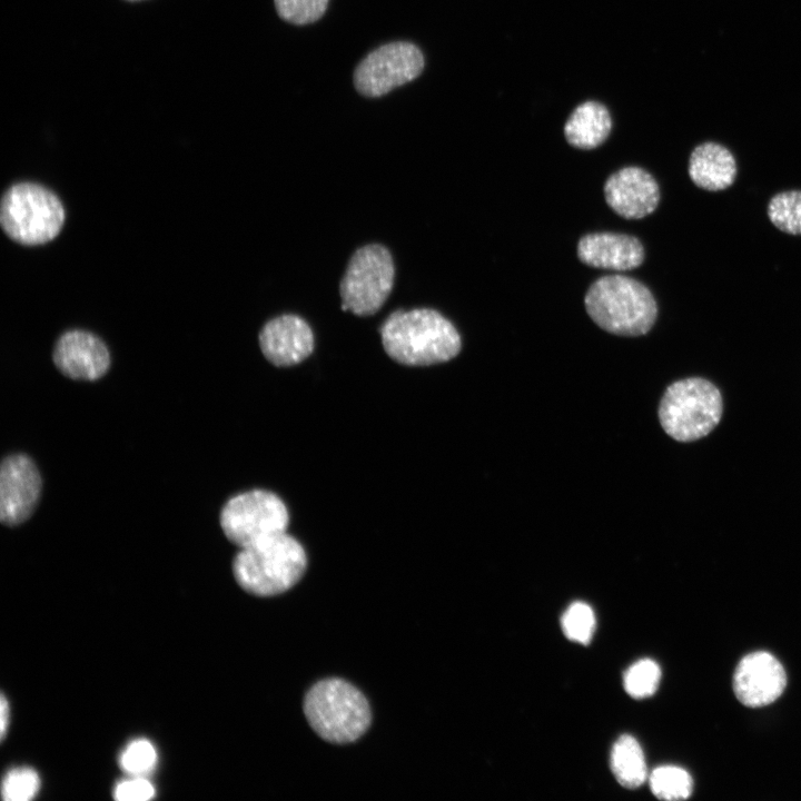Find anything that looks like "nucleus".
<instances>
[{"label": "nucleus", "instance_id": "2", "mask_svg": "<svg viewBox=\"0 0 801 801\" xmlns=\"http://www.w3.org/2000/svg\"><path fill=\"white\" fill-rule=\"evenodd\" d=\"M584 305L602 329L619 336H642L657 317V305L650 289L623 275L596 279L587 289Z\"/></svg>", "mask_w": 801, "mask_h": 801}, {"label": "nucleus", "instance_id": "9", "mask_svg": "<svg viewBox=\"0 0 801 801\" xmlns=\"http://www.w3.org/2000/svg\"><path fill=\"white\" fill-rule=\"evenodd\" d=\"M425 66L421 49L409 41H393L370 51L355 68L356 90L377 98L417 78Z\"/></svg>", "mask_w": 801, "mask_h": 801}, {"label": "nucleus", "instance_id": "26", "mask_svg": "<svg viewBox=\"0 0 801 801\" xmlns=\"http://www.w3.org/2000/svg\"><path fill=\"white\" fill-rule=\"evenodd\" d=\"M156 790L146 777L129 775L115 785L113 798L118 801H147Z\"/></svg>", "mask_w": 801, "mask_h": 801}, {"label": "nucleus", "instance_id": "14", "mask_svg": "<svg viewBox=\"0 0 801 801\" xmlns=\"http://www.w3.org/2000/svg\"><path fill=\"white\" fill-rule=\"evenodd\" d=\"M604 195L607 205L626 219L652 214L660 201L656 180L640 167H625L612 174L604 185Z\"/></svg>", "mask_w": 801, "mask_h": 801}, {"label": "nucleus", "instance_id": "3", "mask_svg": "<svg viewBox=\"0 0 801 801\" xmlns=\"http://www.w3.org/2000/svg\"><path fill=\"white\" fill-rule=\"evenodd\" d=\"M307 555L286 532L240 548L233 561L238 585L257 596L281 594L304 575Z\"/></svg>", "mask_w": 801, "mask_h": 801}, {"label": "nucleus", "instance_id": "5", "mask_svg": "<svg viewBox=\"0 0 801 801\" xmlns=\"http://www.w3.org/2000/svg\"><path fill=\"white\" fill-rule=\"evenodd\" d=\"M66 218L60 199L34 182L9 187L0 202V225L13 241L24 246L46 244L58 236Z\"/></svg>", "mask_w": 801, "mask_h": 801}, {"label": "nucleus", "instance_id": "23", "mask_svg": "<svg viewBox=\"0 0 801 801\" xmlns=\"http://www.w3.org/2000/svg\"><path fill=\"white\" fill-rule=\"evenodd\" d=\"M562 630L565 636L581 644H589L595 631V615L590 605L575 602L564 612Z\"/></svg>", "mask_w": 801, "mask_h": 801}, {"label": "nucleus", "instance_id": "21", "mask_svg": "<svg viewBox=\"0 0 801 801\" xmlns=\"http://www.w3.org/2000/svg\"><path fill=\"white\" fill-rule=\"evenodd\" d=\"M660 679L661 670L655 661L640 660L625 672L624 689L634 699H645L656 692Z\"/></svg>", "mask_w": 801, "mask_h": 801}, {"label": "nucleus", "instance_id": "17", "mask_svg": "<svg viewBox=\"0 0 801 801\" xmlns=\"http://www.w3.org/2000/svg\"><path fill=\"white\" fill-rule=\"evenodd\" d=\"M612 129L607 108L597 101L578 105L564 126L566 141L578 149H594L602 145Z\"/></svg>", "mask_w": 801, "mask_h": 801}, {"label": "nucleus", "instance_id": "7", "mask_svg": "<svg viewBox=\"0 0 801 801\" xmlns=\"http://www.w3.org/2000/svg\"><path fill=\"white\" fill-rule=\"evenodd\" d=\"M395 267L389 250L379 244L358 248L340 280L342 309L357 316L377 313L394 284Z\"/></svg>", "mask_w": 801, "mask_h": 801}, {"label": "nucleus", "instance_id": "1", "mask_svg": "<svg viewBox=\"0 0 801 801\" xmlns=\"http://www.w3.org/2000/svg\"><path fill=\"white\" fill-rule=\"evenodd\" d=\"M379 334L386 354L406 366L445 363L462 348L455 326L431 308L395 310L385 319Z\"/></svg>", "mask_w": 801, "mask_h": 801}, {"label": "nucleus", "instance_id": "15", "mask_svg": "<svg viewBox=\"0 0 801 801\" xmlns=\"http://www.w3.org/2000/svg\"><path fill=\"white\" fill-rule=\"evenodd\" d=\"M577 257L591 267L624 271L634 269L643 263L644 249L634 236L594 233L578 240Z\"/></svg>", "mask_w": 801, "mask_h": 801}, {"label": "nucleus", "instance_id": "11", "mask_svg": "<svg viewBox=\"0 0 801 801\" xmlns=\"http://www.w3.org/2000/svg\"><path fill=\"white\" fill-rule=\"evenodd\" d=\"M733 691L748 708H761L774 702L784 691L787 673L780 661L769 652L746 654L733 673Z\"/></svg>", "mask_w": 801, "mask_h": 801}, {"label": "nucleus", "instance_id": "19", "mask_svg": "<svg viewBox=\"0 0 801 801\" xmlns=\"http://www.w3.org/2000/svg\"><path fill=\"white\" fill-rule=\"evenodd\" d=\"M649 781L652 793L661 800H684L693 790L691 775L680 767H659L651 772Z\"/></svg>", "mask_w": 801, "mask_h": 801}, {"label": "nucleus", "instance_id": "13", "mask_svg": "<svg viewBox=\"0 0 801 801\" xmlns=\"http://www.w3.org/2000/svg\"><path fill=\"white\" fill-rule=\"evenodd\" d=\"M258 339L265 358L277 367L297 365L314 350L310 326L295 314H284L268 320Z\"/></svg>", "mask_w": 801, "mask_h": 801}, {"label": "nucleus", "instance_id": "10", "mask_svg": "<svg viewBox=\"0 0 801 801\" xmlns=\"http://www.w3.org/2000/svg\"><path fill=\"white\" fill-rule=\"evenodd\" d=\"M41 492V477L34 463L26 455L6 457L0 468V520L7 526L27 521L33 513Z\"/></svg>", "mask_w": 801, "mask_h": 801}, {"label": "nucleus", "instance_id": "22", "mask_svg": "<svg viewBox=\"0 0 801 801\" xmlns=\"http://www.w3.org/2000/svg\"><path fill=\"white\" fill-rule=\"evenodd\" d=\"M155 745L146 739L129 742L119 755V765L129 775L146 777L157 765Z\"/></svg>", "mask_w": 801, "mask_h": 801}, {"label": "nucleus", "instance_id": "20", "mask_svg": "<svg viewBox=\"0 0 801 801\" xmlns=\"http://www.w3.org/2000/svg\"><path fill=\"white\" fill-rule=\"evenodd\" d=\"M768 216L780 230L801 235V190L777 194L768 205Z\"/></svg>", "mask_w": 801, "mask_h": 801}, {"label": "nucleus", "instance_id": "8", "mask_svg": "<svg viewBox=\"0 0 801 801\" xmlns=\"http://www.w3.org/2000/svg\"><path fill=\"white\" fill-rule=\"evenodd\" d=\"M219 522L226 537L240 548L286 532L289 513L279 496L253 490L229 498Z\"/></svg>", "mask_w": 801, "mask_h": 801}, {"label": "nucleus", "instance_id": "6", "mask_svg": "<svg viewBox=\"0 0 801 801\" xmlns=\"http://www.w3.org/2000/svg\"><path fill=\"white\" fill-rule=\"evenodd\" d=\"M723 411L718 387L702 377L672 383L659 405L664 432L678 442H693L706 436L719 424Z\"/></svg>", "mask_w": 801, "mask_h": 801}, {"label": "nucleus", "instance_id": "16", "mask_svg": "<svg viewBox=\"0 0 801 801\" xmlns=\"http://www.w3.org/2000/svg\"><path fill=\"white\" fill-rule=\"evenodd\" d=\"M736 162L729 149L716 142H703L689 159V176L700 188L719 191L730 187L736 177Z\"/></svg>", "mask_w": 801, "mask_h": 801}, {"label": "nucleus", "instance_id": "4", "mask_svg": "<svg viewBox=\"0 0 801 801\" xmlns=\"http://www.w3.org/2000/svg\"><path fill=\"white\" fill-rule=\"evenodd\" d=\"M304 713L322 739L337 744L359 739L372 720L363 693L340 679L323 680L312 686L304 699Z\"/></svg>", "mask_w": 801, "mask_h": 801}, {"label": "nucleus", "instance_id": "28", "mask_svg": "<svg viewBox=\"0 0 801 801\" xmlns=\"http://www.w3.org/2000/svg\"><path fill=\"white\" fill-rule=\"evenodd\" d=\"M131 1H134V0H131Z\"/></svg>", "mask_w": 801, "mask_h": 801}, {"label": "nucleus", "instance_id": "25", "mask_svg": "<svg viewBox=\"0 0 801 801\" xmlns=\"http://www.w3.org/2000/svg\"><path fill=\"white\" fill-rule=\"evenodd\" d=\"M329 0H274L278 16L293 24H309L320 19Z\"/></svg>", "mask_w": 801, "mask_h": 801}, {"label": "nucleus", "instance_id": "18", "mask_svg": "<svg viewBox=\"0 0 801 801\" xmlns=\"http://www.w3.org/2000/svg\"><path fill=\"white\" fill-rule=\"evenodd\" d=\"M610 765L616 781L626 789H636L647 778L643 750L635 738L623 734L614 743Z\"/></svg>", "mask_w": 801, "mask_h": 801}, {"label": "nucleus", "instance_id": "12", "mask_svg": "<svg viewBox=\"0 0 801 801\" xmlns=\"http://www.w3.org/2000/svg\"><path fill=\"white\" fill-rule=\"evenodd\" d=\"M52 360L65 376L78 380H96L110 366V354L105 343L85 330H69L57 340Z\"/></svg>", "mask_w": 801, "mask_h": 801}, {"label": "nucleus", "instance_id": "27", "mask_svg": "<svg viewBox=\"0 0 801 801\" xmlns=\"http://www.w3.org/2000/svg\"><path fill=\"white\" fill-rule=\"evenodd\" d=\"M9 724H10V704H9L8 700L6 699L4 694H2L1 701H0V733H1L2 740L6 738Z\"/></svg>", "mask_w": 801, "mask_h": 801}, {"label": "nucleus", "instance_id": "24", "mask_svg": "<svg viewBox=\"0 0 801 801\" xmlns=\"http://www.w3.org/2000/svg\"><path fill=\"white\" fill-rule=\"evenodd\" d=\"M38 773L27 767L11 769L2 780V798L6 801H29L40 789Z\"/></svg>", "mask_w": 801, "mask_h": 801}]
</instances>
